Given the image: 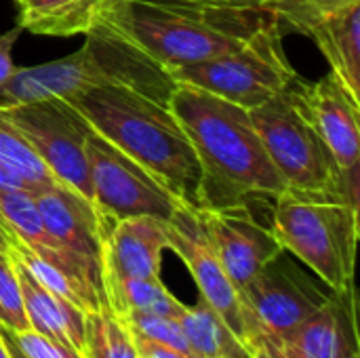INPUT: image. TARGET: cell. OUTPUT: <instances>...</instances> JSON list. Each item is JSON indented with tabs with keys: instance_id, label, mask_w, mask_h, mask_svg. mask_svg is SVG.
I'll return each instance as SVG.
<instances>
[{
	"instance_id": "cell-1",
	"label": "cell",
	"mask_w": 360,
	"mask_h": 358,
	"mask_svg": "<svg viewBox=\"0 0 360 358\" xmlns=\"http://www.w3.org/2000/svg\"><path fill=\"white\" fill-rule=\"evenodd\" d=\"M169 110L188 135L200 165V209L274 198L287 186L270 162L249 110L192 84H177Z\"/></svg>"
},
{
	"instance_id": "cell-2",
	"label": "cell",
	"mask_w": 360,
	"mask_h": 358,
	"mask_svg": "<svg viewBox=\"0 0 360 358\" xmlns=\"http://www.w3.org/2000/svg\"><path fill=\"white\" fill-rule=\"evenodd\" d=\"M68 103L97 135L133 158L175 198L200 209V165L169 106L112 87L86 89Z\"/></svg>"
},
{
	"instance_id": "cell-3",
	"label": "cell",
	"mask_w": 360,
	"mask_h": 358,
	"mask_svg": "<svg viewBox=\"0 0 360 358\" xmlns=\"http://www.w3.org/2000/svg\"><path fill=\"white\" fill-rule=\"evenodd\" d=\"M99 17L171 74L238 49L270 13L215 11L177 0H108Z\"/></svg>"
},
{
	"instance_id": "cell-4",
	"label": "cell",
	"mask_w": 360,
	"mask_h": 358,
	"mask_svg": "<svg viewBox=\"0 0 360 358\" xmlns=\"http://www.w3.org/2000/svg\"><path fill=\"white\" fill-rule=\"evenodd\" d=\"M249 116L270 162L289 190L359 209V167L342 169L335 162L304 116L291 87L249 110Z\"/></svg>"
},
{
	"instance_id": "cell-5",
	"label": "cell",
	"mask_w": 360,
	"mask_h": 358,
	"mask_svg": "<svg viewBox=\"0 0 360 358\" xmlns=\"http://www.w3.org/2000/svg\"><path fill=\"white\" fill-rule=\"evenodd\" d=\"M270 230L283 251L293 253L331 291H344L354 279L359 209L285 188L274 198Z\"/></svg>"
},
{
	"instance_id": "cell-6",
	"label": "cell",
	"mask_w": 360,
	"mask_h": 358,
	"mask_svg": "<svg viewBox=\"0 0 360 358\" xmlns=\"http://www.w3.org/2000/svg\"><path fill=\"white\" fill-rule=\"evenodd\" d=\"M171 76L177 84H192L253 110L289 89L300 74L285 55L281 21L270 15L238 49L177 68Z\"/></svg>"
},
{
	"instance_id": "cell-7",
	"label": "cell",
	"mask_w": 360,
	"mask_h": 358,
	"mask_svg": "<svg viewBox=\"0 0 360 358\" xmlns=\"http://www.w3.org/2000/svg\"><path fill=\"white\" fill-rule=\"evenodd\" d=\"M0 116L15 127L61 186L76 190L89 200L93 198L86 160L91 127L72 103L63 99L0 103Z\"/></svg>"
},
{
	"instance_id": "cell-8",
	"label": "cell",
	"mask_w": 360,
	"mask_h": 358,
	"mask_svg": "<svg viewBox=\"0 0 360 358\" xmlns=\"http://www.w3.org/2000/svg\"><path fill=\"white\" fill-rule=\"evenodd\" d=\"M238 295L245 344L257 338L281 344L329 300L327 291L316 287L293 264H287L283 253L259 270Z\"/></svg>"
},
{
	"instance_id": "cell-9",
	"label": "cell",
	"mask_w": 360,
	"mask_h": 358,
	"mask_svg": "<svg viewBox=\"0 0 360 358\" xmlns=\"http://www.w3.org/2000/svg\"><path fill=\"white\" fill-rule=\"evenodd\" d=\"M86 160L93 190L91 200L108 222L137 215L169 222L175 209L184 205L133 158L93 129L86 137Z\"/></svg>"
},
{
	"instance_id": "cell-10",
	"label": "cell",
	"mask_w": 360,
	"mask_h": 358,
	"mask_svg": "<svg viewBox=\"0 0 360 358\" xmlns=\"http://www.w3.org/2000/svg\"><path fill=\"white\" fill-rule=\"evenodd\" d=\"M82 46L97 74V87L127 89L169 106V97L177 87L173 76L110 21L97 17L84 32Z\"/></svg>"
},
{
	"instance_id": "cell-11",
	"label": "cell",
	"mask_w": 360,
	"mask_h": 358,
	"mask_svg": "<svg viewBox=\"0 0 360 358\" xmlns=\"http://www.w3.org/2000/svg\"><path fill=\"white\" fill-rule=\"evenodd\" d=\"M165 226H167L169 249L175 251L192 272L200 291V300L207 302L234 331V335L245 344L238 289L226 274L215 249L211 247L200 226L196 209L188 205H179L171 215V219L165 222Z\"/></svg>"
},
{
	"instance_id": "cell-12",
	"label": "cell",
	"mask_w": 360,
	"mask_h": 358,
	"mask_svg": "<svg viewBox=\"0 0 360 358\" xmlns=\"http://www.w3.org/2000/svg\"><path fill=\"white\" fill-rule=\"evenodd\" d=\"M226 274L240 291L283 251L272 230L262 226L249 205L196 211Z\"/></svg>"
},
{
	"instance_id": "cell-13",
	"label": "cell",
	"mask_w": 360,
	"mask_h": 358,
	"mask_svg": "<svg viewBox=\"0 0 360 358\" xmlns=\"http://www.w3.org/2000/svg\"><path fill=\"white\" fill-rule=\"evenodd\" d=\"M291 89L304 116L329 148L335 162L342 169L359 167L360 101L348 93L333 72L316 82H308L297 76Z\"/></svg>"
},
{
	"instance_id": "cell-14",
	"label": "cell",
	"mask_w": 360,
	"mask_h": 358,
	"mask_svg": "<svg viewBox=\"0 0 360 358\" xmlns=\"http://www.w3.org/2000/svg\"><path fill=\"white\" fill-rule=\"evenodd\" d=\"M30 194L46 230L70 251L103 270L105 234L112 222L95 209L93 200L61 184L32 188Z\"/></svg>"
},
{
	"instance_id": "cell-15",
	"label": "cell",
	"mask_w": 360,
	"mask_h": 358,
	"mask_svg": "<svg viewBox=\"0 0 360 358\" xmlns=\"http://www.w3.org/2000/svg\"><path fill=\"white\" fill-rule=\"evenodd\" d=\"M0 222L8 230V234L17 238L25 249H30L34 255H38L53 268L61 270L70 279L97 289L105 298L103 270L97 264L70 251L46 230L30 190L0 192Z\"/></svg>"
},
{
	"instance_id": "cell-16",
	"label": "cell",
	"mask_w": 360,
	"mask_h": 358,
	"mask_svg": "<svg viewBox=\"0 0 360 358\" xmlns=\"http://www.w3.org/2000/svg\"><path fill=\"white\" fill-rule=\"evenodd\" d=\"M167 249L169 238L162 219L137 215L112 222L103 247V281L160 279V262Z\"/></svg>"
},
{
	"instance_id": "cell-17",
	"label": "cell",
	"mask_w": 360,
	"mask_h": 358,
	"mask_svg": "<svg viewBox=\"0 0 360 358\" xmlns=\"http://www.w3.org/2000/svg\"><path fill=\"white\" fill-rule=\"evenodd\" d=\"M276 346L287 358H342L359 348L354 287L350 285L344 291H333L316 312Z\"/></svg>"
},
{
	"instance_id": "cell-18",
	"label": "cell",
	"mask_w": 360,
	"mask_h": 358,
	"mask_svg": "<svg viewBox=\"0 0 360 358\" xmlns=\"http://www.w3.org/2000/svg\"><path fill=\"white\" fill-rule=\"evenodd\" d=\"M97 87V74L84 46L76 53L40 65L17 68L0 89V103H32L46 99H72Z\"/></svg>"
},
{
	"instance_id": "cell-19",
	"label": "cell",
	"mask_w": 360,
	"mask_h": 358,
	"mask_svg": "<svg viewBox=\"0 0 360 358\" xmlns=\"http://www.w3.org/2000/svg\"><path fill=\"white\" fill-rule=\"evenodd\" d=\"M297 32L314 40L331 72L360 101V0L306 19Z\"/></svg>"
},
{
	"instance_id": "cell-20",
	"label": "cell",
	"mask_w": 360,
	"mask_h": 358,
	"mask_svg": "<svg viewBox=\"0 0 360 358\" xmlns=\"http://www.w3.org/2000/svg\"><path fill=\"white\" fill-rule=\"evenodd\" d=\"M13 266H15V272L19 279L30 329L53 340V342H57V344H61V346H65L68 350L80 354L82 358H86L84 357V321H86V314L82 310H78L74 304H70L68 300H63L57 293L42 287L17 262H13Z\"/></svg>"
},
{
	"instance_id": "cell-21",
	"label": "cell",
	"mask_w": 360,
	"mask_h": 358,
	"mask_svg": "<svg viewBox=\"0 0 360 358\" xmlns=\"http://www.w3.org/2000/svg\"><path fill=\"white\" fill-rule=\"evenodd\" d=\"M17 23L40 36L70 38L84 34L108 0H15Z\"/></svg>"
},
{
	"instance_id": "cell-22",
	"label": "cell",
	"mask_w": 360,
	"mask_h": 358,
	"mask_svg": "<svg viewBox=\"0 0 360 358\" xmlns=\"http://www.w3.org/2000/svg\"><path fill=\"white\" fill-rule=\"evenodd\" d=\"M177 321L194 358H251L249 348L207 302L184 306Z\"/></svg>"
},
{
	"instance_id": "cell-23",
	"label": "cell",
	"mask_w": 360,
	"mask_h": 358,
	"mask_svg": "<svg viewBox=\"0 0 360 358\" xmlns=\"http://www.w3.org/2000/svg\"><path fill=\"white\" fill-rule=\"evenodd\" d=\"M108 308L118 317L129 314H158L177 319L184 304L162 285L160 279H110L103 281Z\"/></svg>"
},
{
	"instance_id": "cell-24",
	"label": "cell",
	"mask_w": 360,
	"mask_h": 358,
	"mask_svg": "<svg viewBox=\"0 0 360 358\" xmlns=\"http://www.w3.org/2000/svg\"><path fill=\"white\" fill-rule=\"evenodd\" d=\"M84 357L139 358L135 338L124 319L110 308L86 314L84 321Z\"/></svg>"
},
{
	"instance_id": "cell-25",
	"label": "cell",
	"mask_w": 360,
	"mask_h": 358,
	"mask_svg": "<svg viewBox=\"0 0 360 358\" xmlns=\"http://www.w3.org/2000/svg\"><path fill=\"white\" fill-rule=\"evenodd\" d=\"M0 162L11 169L15 175H19L30 190L42 188V186H55L59 184L46 167L40 162V158L32 152V148L25 143V139L15 131V127L0 116Z\"/></svg>"
},
{
	"instance_id": "cell-26",
	"label": "cell",
	"mask_w": 360,
	"mask_h": 358,
	"mask_svg": "<svg viewBox=\"0 0 360 358\" xmlns=\"http://www.w3.org/2000/svg\"><path fill=\"white\" fill-rule=\"evenodd\" d=\"M0 325L13 333L30 331L23 295L13 262L0 251Z\"/></svg>"
},
{
	"instance_id": "cell-27",
	"label": "cell",
	"mask_w": 360,
	"mask_h": 358,
	"mask_svg": "<svg viewBox=\"0 0 360 358\" xmlns=\"http://www.w3.org/2000/svg\"><path fill=\"white\" fill-rule=\"evenodd\" d=\"M120 319L127 321V325L131 327V331L135 335H143L148 340L167 344V346L177 348L192 357V350L188 346V340H186L184 329L177 319L158 317V314H129V317H120Z\"/></svg>"
},
{
	"instance_id": "cell-28",
	"label": "cell",
	"mask_w": 360,
	"mask_h": 358,
	"mask_svg": "<svg viewBox=\"0 0 360 358\" xmlns=\"http://www.w3.org/2000/svg\"><path fill=\"white\" fill-rule=\"evenodd\" d=\"M352 0H274L270 6V15L278 21H287L291 27H300L306 19L335 11Z\"/></svg>"
},
{
	"instance_id": "cell-29",
	"label": "cell",
	"mask_w": 360,
	"mask_h": 358,
	"mask_svg": "<svg viewBox=\"0 0 360 358\" xmlns=\"http://www.w3.org/2000/svg\"><path fill=\"white\" fill-rule=\"evenodd\" d=\"M17 346L27 358H82L80 354L68 350L65 346L36 333V331H23V333H13Z\"/></svg>"
},
{
	"instance_id": "cell-30",
	"label": "cell",
	"mask_w": 360,
	"mask_h": 358,
	"mask_svg": "<svg viewBox=\"0 0 360 358\" xmlns=\"http://www.w3.org/2000/svg\"><path fill=\"white\" fill-rule=\"evenodd\" d=\"M200 8L215 11H238V13H270L274 0H177Z\"/></svg>"
},
{
	"instance_id": "cell-31",
	"label": "cell",
	"mask_w": 360,
	"mask_h": 358,
	"mask_svg": "<svg viewBox=\"0 0 360 358\" xmlns=\"http://www.w3.org/2000/svg\"><path fill=\"white\" fill-rule=\"evenodd\" d=\"M21 32H23V27L17 23L8 32L0 34V89L8 82V78L17 70V65L13 63V46H15L17 38L21 36Z\"/></svg>"
},
{
	"instance_id": "cell-32",
	"label": "cell",
	"mask_w": 360,
	"mask_h": 358,
	"mask_svg": "<svg viewBox=\"0 0 360 358\" xmlns=\"http://www.w3.org/2000/svg\"><path fill=\"white\" fill-rule=\"evenodd\" d=\"M135 346H137V354L139 358H192L190 354L177 350V348H171L167 344H160V342H154V340H148L143 335H135Z\"/></svg>"
},
{
	"instance_id": "cell-33",
	"label": "cell",
	"mask_w": 360,
	"mask_h": 358,
	"mask_svg": "<svg viewBox=\"0 0 360 358\" xmlns=\"http://www.w3.org/2000/svg\"><path fill=\"white\" fill-rule=\"evenodd\" d=\"M247 348H249V352H251V358H287L283 354V350H281L274 342L262 340V338L251 340V342L247 344Z\"/></svg>"
},
{
	"instance_id": "cell-34",
	"label": "cell",
	"mask_w": 360,
	"mask_h": 358,
	"mask_svg": "<svg viewBox=\"0 0 360 358\" xmlns=\"http://www.w3.org/2000/svg\"><path fill=\"white\" fill-rule=\"evenodd\" d=\"M13 190H30V186L0 162V192H13Z\"/></svg>"
},
{
	"instance_id": "cell-35",
	"label": "cell",
	"mask_w": 360,
	"mask_h": 358,
	"mask_svg": "<svg viewBox=\"0 0 360 358\" xmlns=\"http://www.w3.org/2000/svg\"><path fill=\"white\" fill-rule=\"evenodd\" d=\"M0 335H2V340H4V344H6L8 352L13 354V358H27L21 352V348L17 346V342H15V338H13V331L4 329V327L0 325Z\"/></svg>"
},
{
	"instance_id": "cell-36",
	"label": "cell",
	"mask_w": 360,
	"mask_h": 358,
	"mask_svg": "<svg viewBox=\"0 0 360 358\" xmlns=\"http://www.w3.org/2000/svg\"><path fill=\"white\" fill-rule=\"evenodd\" d=\"M11 238H13V236L8 234V230H6V228L2 226V222H0V251H2V253L6 251V247H8Z\"/></svg>"
},
{
	"instance_id": "cell-37",
	"label": "cell",
	"mask_w": 360,
	"mask_h": 358,
	"mask_svg": "<svg viewBox=\"0 0 360 358\" xmlns=\"http://www.w3.org/2000/svg\"><path fill=\"white\" fill-rule=\"evenodd\" d=\"M0 358H13V354L8 352V348L4 344V340H2V335H0Z\"/></svg>"
},
{
	"instance_id": "cell-38",
	"label": "cell",
	"mask_w": 360,
	"mask_h": 358,
	"mask_svg": "<svg viewBox=\"0 0 360 358\" xmlns=\"http://www.w3.org/2000/svg\"><path fill=\"white\" fill-rule=\"evenodd\" d=\"M342 358H360V352H359V348H354V350H350L348 354H344Z\"/></svg>"
}]
</instances>
